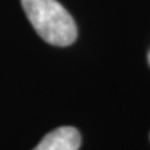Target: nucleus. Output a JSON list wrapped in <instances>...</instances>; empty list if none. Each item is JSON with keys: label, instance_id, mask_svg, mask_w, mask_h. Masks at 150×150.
<instances>
[{"label": "nucleus", "instance_id": "nucleus-1", "mask_svg": "<svg viewBox=\"0 0 150 150\" xmlns=\"http://www.w3.org/2000/svg\"><path fill=\"white\" fill-rule=\"evenodd\" d=\"M30 24L50 45H71L78 36L74 19L56 0H21Z\"/></svg>", "mask_w": 150, "mask_h": 150}, {"label": "nucleus", "instance_id": "nucleus-2", "mask_svg": "<svg viewBox=\"0 0 150 150\" xmlns=\"http://www.w3.org/2000/svg\"><path fill=\"white\" fill-rule=\"evenodd\" d=\"M80 133L73 126H60L50 131L33 150H79Z\"/></svg>", "mask_w": 150, "mask_h": 150}, {"label": "nucleus", "instance_id": "nucleus-3", "mask_svg": "<svg viewBox=\"0 0 150 150\" xmlns=\"http://www.w3.org/2000/svg\"><path fill=\"white\" fill-rule=\"evenodd\" d=\"M148 58H149V63H150V53H149V56H148Z\"/></svg>", "mask_w": 150, "mask_h": 150}]
</instances>
